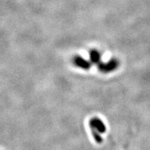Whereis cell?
Listing matches in <instances>:
<instances>
[{
  "label": "cell",
  "instance_id": "obj_4",
  "mask_svg": "<svg viewBox=\"0 0 150 150\" xmlns=\"http://www.w3.org/2000/svg\"><path fill=\"white\" fill-rule=\"evenodd\" d=\"M90 57H91V62L97 64L100 61V54L99 53L97 50H92L90 53Z\"/></svg>",
  "mask_w": 150,
  "mask_h": 150
},
{
  "label": "cell",
  "instance_id": "obj_3",
  "mask_svg": "<svg viewBox=\"0 0 150 150\" xmlns=\"http://www.w3.org/2000/svg\"><path fill=\"white\" fill-rule=\"evenodd\" d=\"M90 125L91 128L94 129L98 132H103L106 130V127L103 124V122L98 118H93L91 119L90 121Z\"/></svg>",
  "mask_w": 150,
  "mask_h": 150
},
{
  "label": "cell",
  "instance_id": "obj_2",
  "mask_svg": "<svg viewBox=\"0 0 150 150\" xmlns=\"http://www.w3.org/2000/svg\"><path fill=\"white\" fill-rule=\"evenodd\" d=\"M74 64L78 67H81L82 69L89 70L91 68V62L87 60H85L83 57L80 56H76L74 58Z\"/></svg>",
  "mask_w": 150,
  "mask_h": 150
},
{
  "label": "cell",
  "instance_id": "obj_1",
  "mask_svg": "<svg viewBox=\"0 0 150 150\" xmlns=\"http://www.w3.org/2000/svg\"><path fill=\"white\" fill-rule=\"evenodd\" d=\"M119 66V62L116 59H111L107 63H99V70L103 73H109L111 71H114Z\"/></svg>",
  "mask_w": 150,
  "mask_h": 150
}]
</instances>
